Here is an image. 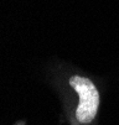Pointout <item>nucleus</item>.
Listing matches in <instances>:
<instances>
[{"label": "nucleus", "mask_w": 119, "mask_h": 125, "mask_svg": "<svg viewBox=\"0 0 119 125\" xmlns=\"http://www.w3.org/2000/svg\"><path fill=\"white\" fill-rule=\"evenodd\" d=\"M71 87L79 97V104L76 109V118L82 124L91 123L98 112L99 93L91 79L81 76H72L70 78Z\"/></svg>", "instance_id": "1"}]
</instances>
